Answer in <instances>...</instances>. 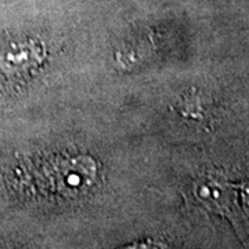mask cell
Here are the masks:
<instances>
[{
    "label": "cell",
    "mask_w": 249,
    "mask_h": 249,
    "mask_svg": "<svg viewBox=\"0 0 249 249\" xmlns=\"http://www.w3.org/2000/svg\"><path fill=\"white\" fill-rule=\"evenodd\" d=\"M97 178L96 160L90 157L60 158L46 170L47 184L52 191L62 196L83 194L94 184Z\"/></svg>",
    "instance_id": "obj_1"
},
{
    "label": "cell",
    "mask_w": 249,
    "mask_h": 249,
    "mask_svg": "<svg viewBox=\"0 0 249 249\" xmlns=\"http://www.w3.org/2000/svg\"><path fill=\"white\" fill-rule=\"evenodd\" d=\"M121 249H166V247H165V244H162L160 241L144 240L129 244V245H126Z\"/></svg>",
    "instance_id": "obj_4"
},
{
    "label": "cell",
    "mask_w": 249,
    "mask_h": 249,
    "mask_svg": "<svg viewBox=\"0 0 249 249\" xmlns=\"http://www.w3.org/2000/svg\"><path fill=\"white\" fill-rule=\"evenodd\" d=\"M196 196L202 204L216 212L229 209L231 202V193L229 187L216 178H202L196 184Z\"/></svg>",
    "instance_id": "obj_3"
},
{
    "label": "cell",
    "mask_w": 249,
    "mask_h": 249,
    "mask_svg": "<svg viewBox=\"0 0 249 249\" xmlns=\"http://www.w3.org/2000/svg\"><path fill=\"white\" fill-rule=\"evenodd\" d=\"M45 57V47L36 40L16 43L1 53L0 68L7 75H19L37 68Z\"/></svg>",
    "instance_id": "obj_2"
}]
</instances>
